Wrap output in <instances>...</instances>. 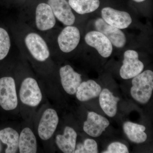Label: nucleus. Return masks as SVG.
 <instances>
[{
	"instance_id": "23",
	"label": "nucleus",
	"mask_w": 153,
	"mask_h": 153,
	"mask_svg": "<svg viewBox=\"0 0 153 153\" xmlns=\"http://www.w3.org/2000/svg\"><path fill=\"white\" fill-rule=\"evenodd\" d=\"M98 152L97 143L91 139H86L82 143L76 145L75 153H97Z\"/></svg>"
},
{
	"instance_id": "11",
	"label": "nucleus",
	"mask_w": 153,
	"mask_h": 153,
	"mask_svg": "<svg viewBox=\"0 0 153 153\" xmlns=\"http://www.w3.org/2000/svg\"><path fill=\"white\" fill-rule=\"evenodd\" d=\"M56 19L65 26L73 25L76 17L67 0H47Z\"/></svg>"
},
{
	"instance_id": "17",
	"label": "nucleus",
	"mask_w": 153,
	"mask_h": 153,
	"mask_svg": "<svg viewBox=\"0 0 153 153\" xmlns=\"http://www.w3.org/2000/svg\"><path fill=\"white\" fill-rule=\"evenodd\" d=\"M120 99L114 96L112 92L107 88L101 91L99 95V102L102 109L105 113L110 117L116 114L118 102Z\"/></svg>"
},
{
	"instance_id": "25",
	"label": "nucleus",
	"mask_w": 153,
	"mask_h": 153,
	"mask_svg": "<svg viewBox=\"0 0 153 153\" xmlns=\"http://www.w3.org/2000/svg\"><path fill=\"white\" fill-rule=\"evenodd\" d=\"M3 150V146L2 143L1 142V140H0V153Z\"/></svg>"
},
{
	"instance_id": "19",
	"label": "nucleus",
	"mask_w": 153,
	"mask_h": 153,
	"mask_svg": "<svg viewBox=\"0 0 153 153\" xmlns=\"http://www.w3.org/2000/svg\"><path fill=\"white\" fill-rule=\"evenodd\" d=\"M19 134L11 127H7L0 130V140L7 146L6 153H16L19 149Z\"/></svg>"
},
{
	"instance_id": "3",
	"label": "nucleus",
	"mask_w": 153,
	"mask_h": 153,
	"mask_svg": "<svg viewBox=\"0 0 153 153\" xmlns=\"http://www.w3.org/2000/svg\"><path fill=\"white\" fill-rule=\"evenodd\" d=\"M130 93L134 99L146 104L150 99L153 90V72L147 70L133 78Z\"/></svg>"
},
{
	"instance_id": "9",
	"label": "nucleus",
	"mask_w": 153,
	"mask_h": 153,
	"mask_svg": "<svg viewBox=\"0 0 153 153\" xmlns=\"http://www.w3.org/2000/svg\"><path fill=\"white\" fill-rule=\"evenodd\" d=\"M102 19L108 24L118 29H125L131 25L130 15L125 11L118 10L110 7H105L101 10Z\"/></svg>"
},
{
	"instance_id": "12",
	"label": "nucleus",
	"mask_w": 153,
	"mask_h": 153,
	"mask_svg": "<svg viewBox=\"0 0 153 153\" xmlns=\"http://www.w3.org/2000/svg\"><path fill=\"white\" fill-rule=\"evenodd\" d=\"M94 26L97 31L104 34L114 47L121 48L126 45V38L120 29L108 25L102 18H98L96 20Z\"/></svg>"
},
{
	"instance_id": "2",
	"label": "nucleus",
	"mask_w": 153,
	"mask_h": 153,
	"mask_svg": "<svg viewBox=\"0 0 153 153\" xmlns=\"http://www.w3.org/2000/svg\"><path fill=\"white\" fill-rule=\"evenodd\" d=\"M25 24L40 34L49 33L55 27L56 19L47 2L39 3L33 11L24 14Z\"/></svg>"
},
{
	"instance_id": "20",
	"label": "nucleus",
	"mask_w": 153,
	"mask_h": 153,
	"mask_svg": "<svg viewBox=\"0 0 153 153\" xmlns=\"http://www.w3.org/2000/svg\"><path fill=\"white\" fill-rule=\"evenodd\" d=\"M123 129L129 140L132 142L141 143L145 142L147 139L145 132L146 127L142 125L126 122L123 124Z\"/></svg>"
},
{
	"instance_id": "18",
	"label": "nucleus",
	"mask_w": 153,
	"mask_h": 153,
	"mask_svg": "<svg viewBox=\"0 0 153 153\" xmlns=\"http://www.w3.org/2000/svg\"><path fill=\"white\" fill-rule=\"evenodd\" d=\"M37 140L33 131L30 128H25L19 134V153H37Z\"/></svg>"
},
{
	"instance_id": "4",
	"label": "nucleus",
	"mask_w": 153,
	"mask_h": 153,
	"mask_svg": "<svg viewBox=\"0 0 153 153\" xmlns=\"http://www.w3.org/2000/svg\"><path fill=\"white\" fill-rule=\"evenodd\" d=\"M18 105L16 82L13 77L4 76L0 78V106L9 111L16 109Z\"/></svg>"
},
{
	"instance_id": "21",
	"label": "nucleus",
	"mask_w": 153,
	"mask_h": 153,
	"mask_svg": "<svg viewBox=\"0 0 153 153\" xmlns=\"http://www.w3.org/2000/svg\"><path fill=\"white\" fill-rule=\"evenodd\" d=\"M72 10L79 15L92 13L99 7L100 0H68Z\"/></svg>"
},
{
	"instance_id": "26",
	"label": "nucleus",
	"mask_w": 153,
	"mask_h": 153,
	"mask_svg": "<svg viewBox=\"0 0 153 153\" xmlns=\"http://www.w3.org/2000/svg\"><path fill=\"white\" fill-rule=\"evenodd\" d=\"M133 1L137 3H141L145 1L146 0H133Z\"/></svg>"
},
{
	"instance_id": "5",
	"label": "nucleus",
	"mask_w": 153,
	"mask_h": 153,
	"mask_svg": "<svg viewBox=\"0 0 153 153\" xmlns=\"http://www.w3.org/2000/svg\"><path fill=\"white\" fill-rule=\"evenodd\" d=\"M42 94L37 80L28 76L22 81L19 91V98L23 104L35 107L42 101Z\"/></svg>"
},
{
	"instance_id": "22",
	"label": "nucleus",
	"mask_w": 153,
	"mask_h": 153,
	"mask_svg": "<svg viewBox=\"0 0 153 153\" xmlns=\"http://www.w3.org/2000/svg\"><path fill=\"white\" fill-rule=\"evenodd\" d=\"M11 47V38L7 31L0 27V60H4L8 55Z\"/></svg>"
},
{
	"instance_id": "16",
	"label": "nucleus",
	"mask_w": 153,
	"mask_h": 153,
	"mask_svg": "<svg viewBox=\"0 0 153 153\" xmlns=\"http://www.w3.org/2000/svg\"><path fill=\"white\" fill-rule=\"evenodd\" d=\"M101 86L92 79L81 82L76 92V98L80 101H86L99 96Z\"/></svg>"
},
{
	"instance_id": "8",
	"label": "nucleus",
	"mask_w": 153,
	"mask_h": 153,
	"mask_svg": "<svg viewBox=\"0 0 153 153\" xmlns=\"http://www.w3.org/2000/svg\"><path fill=\"white\" fill-rule=\"evenodd\" d=\"M80 40V31L78 28L73 25L66 26L57 36V43L61 52L68 53L76 49Z\"/></svg>"
},
{
	"instance_id": "14",
	"label": "nucleus",
	"mask_w": 153,
	"mask_h": 153,
	"mask_svg": "<svg viewBox=\"0 0 153 153\" xmlns=\"http://www.w3.org/2000/svg\"><path fill=\"white\" fill-rule=\"evenodd\" d=\"M109 124V121L106 118L91 111L88 114L87 120L84 122L83 129L88 135L97 137L101 135Z\"/></svg>"
},
{
	"instance_id": "15",
	"label": "nucleus",
	"mask_w": 153,
	"mask_h": 153,
	"mask_svg": "<svg viewBox=\"0 0 153 153\" xmlns=\"http://www.w3.org/2000/svg\"><path fill=\"white\" fill-rule=\"evenodd\" d=\"M77 134L69 126H66L63 134H58L55 143L60 151L64 153H74L76 146Z\"/></svg>"
},
{
	"instance_id": "24",
	"label": "nucleus",
	"mask_w": 153,
	"mask_h": 153,
	"mask_svg": "<svg viewBox=\"0 0 153 153\" xmlns=\"http://www.w3.org/2000/svg\"><path fill=\"white\" fill-rule=\"evenodd\" d=\"M104 153H129L126 146L120 142H114L108 147L106 151L102 152Z\"/></svg>"
},
{
	"instance_id": "7",
	"label": "nucleus",
	"mask_w": 153,
	"mask_h": 153,
	"mask_svg": "<svg viewBox=\"0 0 153 153\" xmlns=\"http://www.w3.org/2000/svg\"><path fill=\"white\" fill-rule=\"evenodd\" d=\"M59 117L53 108H47L43 113L39 124L38 132L41 140L47 141L55 133L59 123Z\"/></svg>"
},
{
	"instance_id": "6",
	"label": "nucleus",
	"mask_w": 153,
	"mask_h": 153,
	"mask_svg": "<svg viewBox=\"0 0 153 153\" xmlns=\"http://www.w3.org/2000/svg\"><path fill=\"white\" fill-rule=\"evenodd\" d=\"M144 68L143 63L139 59L137 52L135 50H128L124 54L120 74L123 79H131L141 73Z\"/></svg>"
},
{
	"instance_id": "10",
	"label": "nucleus",
	"mask_w": 153,
	"mask_h": 153,
	"mask_svg": "<svg viewBox=\"0 0 153 153\" xmlns=\"http://www.w3.org/2000/svg\"><path fill=\"white\" fill-rule=\"evenodd\" d=\"M85 41L88 46L96 49L102 57L107 58L112 54V44L104 34L99 31L88 33L85 35Z\"/></svg>"
},
{
	"instance_id": "1",
	"label": "nucleus",
	"mask_w": 153,
	"mask_h": 153,
	"mask_svg": "<svg viewBox=\"0 0 153 153\" xmlns=\"http://www.w3.org/2000/svg\"><path fill=\"white\" fill-rule=\"evenodd\" d=\"M17 34V41L21 49L38 63H45L50 57L49 44L40 33L23 24Z\"/></svg>"
},
{
	"instance_id": "13",
	"label": "nucleus",
	"mask_w": 153,
	"mask_h": 153,
	"mask_svg": "<svg viewBox=\"0 0 153 153\" xmlns=\"http://www.w3.org/2000/svg\"><path fill=\"white\" fill-rule=\"evenodd\" d=\"M59 74L61 84L65 91L70 95L75 94L77 88L82 82L81 74L74 71L69 65L61 67Z\"/></svg>"
}]
</instances>
